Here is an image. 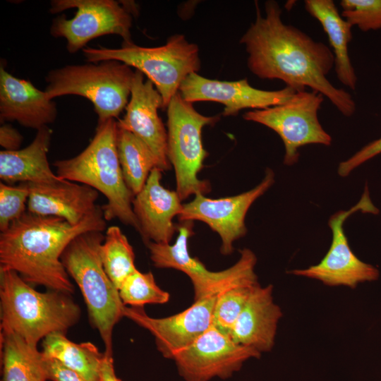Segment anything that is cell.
<instances>
[{"instance_id": "cell-1", "label": "cell", "mask_w": 381, "mask_h": 381, "mask_svg": "<svg viewBox=\"0 0 381 381\" xmlns=\"http://www.w3.org/2000/svg\"><path fill=\"white\" fill-rule=\"evenodd\" d=\"M255 8V20L240 40L248 54L250 72L262 79L281 80L297 91L308 87L326 97L344 116H351L356 109L352 96L327 78L334 67L332 49L285 24L277 1L265 3V17L257 1Z\"/></svg>"}, {"instance_id": "cell-2", "label": "cell", "mask_w": 381, "mask_h": 381, "mask_svg": "<svg viewBox=\"0 0 381 381\" xmlns=\"http://www.w3.org/2000/svg\"><path fill=\"white\" fill-rule=\"evenodd\" d=\"M105 229L99 205L75 225L26 211L0 234V269L16 271L30 285L71 294L75 288L61 260L64 251L80 234Z\"/></svg>"}, {"instance_id": "cell-3", "label": "cell", "mask_w": 381, "mask_h": 381, "mask_svg": "<svg viewBox=\"0 0 381 381\" xmlns=\"http://www.w3.org/2000/svg\"><path fill=\"white\" fill-rule=\"evenodd\" d=\"M1 332L16 334L28 344L54 332L66 333L80 320L81 310L71 294L40 292L13 270L0 269Z\"/></svg>"}, {"instance_id": "cell-4", "label": "cell", "mask_w": 381, "mask_h": 381, "mask_svg": "<svg viewBox=\"0 0 381 381\" xmlns=\"http://www.w3.org/2000/svg\"><path fill=\"white\" fill-rule=\"evenodd\" d=\"M117 130L114 119L97 124L92 140L80 154L56 160L53 166L61 179L89 186L107 198L102 207L106 221L118 219L140 234L132 206L134 195L125 183L119 159Z\"/></svg>"}, {"instance_id": "cell-5", "label": "cell", "mask_w": 381, "mask_h": 381, "mask_svg": "<svg viewBox=\"0 0 381 381\" xmlns=\"http://www.w3.org/2000/svg\"><path fill=\"white\" fill-rule=\"evenodd\" d=\"M104 239L102 231L83 233L68 244L61 260L81 291L90 322L104 343V353L112 356L113 329L123 318L126 306L103 267L100 246Z\"/></svg>"}, {"instance_id": "cell-6", "label": "cell", "mask_w": 381, "mask_h": 381, "mask_svg": "<svg viewBox=\"0 0 381 381\" xmlns=\"http://www.w3.org/2000/svg\"><path fill=\"white\" fill-rule=\"evenodd\" d=\"M82 52L87 62L115 60L142 72L161 95L163 109L167 108L185 78L197 73L201 65L198 46L179 34L169 37L160 47H144L123 42L120 48L87 47Z\"/></svg>"}, {"instance_id": "cell-7", "label": "cell", "mask_w": 381, "mask_h": 381, "mask_svg": "<svg viewBox=\"0 0 381 381\" xmlns=\"http://www.w3.org/2000/svg\"><path fill=\"white\" fill-rule=\"evenodd\" d=\"M135 71L115 60L67 65L50 71L46 76V97L78 95L90 100L97 115V124L117 118L126 109Z\"/></svg>"}, {"instance_id": "cell-8", "label": "cell", "mask_w": 381, "mask_h": 381, "mask_svg": "<svg viewBox=\"0 0 381 381\" xmlns=\"http://www.w3.org/2000/svg\"><path fill=\"white\" fill-rule=\"evenodd\" d=\"M192 104L178 92L167 108L168 157L175 170L176 191L181 201L191 195L210 191V183L198 176L207 156L202 145V130L220 119L219 116L200 114Z\"/></svg>"}, {"instance_id": "cell-9", "label": "cell", "mask_w": 381, "mask_h": 381, "mask_svg": "<svg viewBox=\"0 0 381 381\" xmlns=\"http://www.w3.org/2000/svg\"><path fill=\"white\" fill-rule=\"evenodd\" d=\"M193 221H186L178 227L179 235L173 245L149 242L146 245L155 267L172 268L185 273L194 290V301L217 296L236 285L258 281L255 272L257 258L248 248L240 250L238 260L224 270L212 272L188 249V238L193 234Z\"/></svg>"}, {"instance_id": "cell-10", "label": "cell", "mask_w": 381, "mask_h": 381, "mask_svg": "<svg viewBox=\"0 0 381 381\" xmlns=\"http://www.w3.org/2000/svg\"><path fill=\"white\" fill-rule=\"evenodd\" d=\"M324 96L316 91H298L284 104L246 112L243 117L276 132L285 147L284 164L291 166L299 158L298 149L310 144L330 145L332 137L318 119Z\"/></svg>"}, {"instance_id": "cell-11", "label": "cell", "mask_w": 381, "mask_h": 381, "mask_svg": "<svg viewBox=\"0 0 381 381\" xmlns=\"http://www.w3.org/2000/svg\"><path fill=\"white\" fill-rule=\"evenodd\" d=\"M77 8L72 18L61 15L54 18L51 35L66 40L70 54L82 50L90 40L106 35H117L123 42H131L132 15L114 0H53L49 12L58 13Z\"/></svg>"}, {"instance_id": "cell-12", "label": "cell", "mask_w": 381, "mask_h": 381, "mask_svg": "<svg viewBox=\"0 0 381 381\" xmlns=\"http://www.w3.org/2000/svg\"><path fill=\"white\" fill-rule=\"evenodd\" d=\"M378 213L366 188L359 202L348 210L333 214L328 221L332 233L330 247L321 261L306 269H296L288 273L321 282L328 286L355 289L359 284L378 279L380 272L375 266L360 260L352 251L344 229L346 219L357 211Z\"/></svg>"}, {"instance_id": "cell-13", "label": "cell", "mask_w": 381, "mask_h": 381, "mask_svg": "<svg viewBox=\"0 0 381 381\" xmlns=\"http://www.w3.org/2000/svg\"><path fill=\"white\" fill-rule=\"evenodd\" d=\"M257 351L236 343L214 325L174 358L185 381H210L231 377L250 358H260Z\"/></svg>"}, {"instance_id": "cell-14", "label": "cell", "mask_w": 381, "mask_h": 381, "mask_svg": "<svg viewBox=\"0 0 381 381\" xmlns=\"http://www.w3.org/2000/svg\"><path fill=\"white\" fill-rule=\"evenodd\" d=\"M274 183V174L267 168L258 185L237 195L211 199L197 194L191 202L183 205L179 219L198 220L207 224L221 238V253L229 255L233 251V243L247 233L245 218L250 207Z\"/></svg>"}, {"instance_id": "cell-15", "label": "cell", "mask_w": 381, "mask_h": 381, "mask_svg": "<svg viewBox=\"0 0 381 381\" xmlns=\"http://www.w3.org/2000/svg\"><path fill=\"white\" fill-rule=\"evenodd\" d=\"M217 298L195 301L181 312L160 318L150 317L143 307L126 306L123 317L150 332L159 352L166 358L174 359L212 325Z\"/></svg>"}, {"instance_id": "cell-16", "label": "cell", "mask_w": 381, "mask_h": 381, "mask_svg": "<svg viewBox=\"0 0 381 381\" xmlns=\"http://www.w3.org/2000/svg\"><path fill=\"white\" fill-rule=\"evenodd\" d=\"M179 92L189 102L211 101L224 105L222 114L236 116L244 109H263L287 102L296 92L286 86L278 90H263L252 87L247 78L221 81L204 78L197 73L188 75Z\"/></svg>"}, {"instance_id": "cell-17", "label": "cell", "mask_w": 381, "mask_h": 381, "mask_svg": "<svg viewBox=\"0 0 381 381\" xmlns=\"http://www.w3.org/2000/svg\"><path fill=\"white\" fill-rule=\"evenodd\" d=\"M161 95L144 74L135 71L126 114L117 122L119 128L128 131L142 140L152 150L158 162V168L170 169L168 157L167 131L159 116L162 108Z\"/></svg>"}, {"instance_id": "cell-18", "label": "cell", "mask_w": 381, "mask_h": 381, "mask_svg": "<svg viewBox=\"0 0 381 381\" xmlns=\"http://www.w3.org/2000/svg\"><path fill=\"white\" fill-rule=\"evenodd\" d=\"M162 171L154 168L143 189L134 196L132 206L140 225L144 242L170 243L176 231L173 223L183 209L181 200L175 190L161 183Z\"/></svg>"}, {"instance_id": "cell-19", "label": "cell", "mask_w": 381, "mask_h": 381, "mask_svg": "<svg viewBox=\"0 0 381 381\" xmlns=\"http://www.w3.org/2000/svg\"><path fill=\"white\" fill-rule=\"evenodd\" d=\"M57 116L56 103L30 81L11 75L0 66V121H16L36 129L52 123Z\"/></svg>"}, {"instance_id": "cell-20", "label": "cell", "mask_w": 381, "mask_h": 381, "mask_svg": "<svg viewBox=\"0 0 381 381\" xmlns=\"http://www.w3.org/2000/svg\"><path fill=\"white\" fill-rule=\"evenodd\" d=\"M25 183L29 189L28 211L36 214L60 217L75 225L97 206L98 191L85 184L63 179Z\"/></svg>"}, {"instance_id": "cell-21", "label": "cell", "mask_w": 381, "mask_h": 381, "mask_svg": "<svg viewBox=\"0 0 381 381\" xmlns=\"http://www.w3.org/2000/svg\"><path fill=\"white\" fill-rule=\"evenodd\" d=\"M272 292V284L262 286L259 284L228 333L236 343L261 354L273 348L283 315L274 301Z\"/></svg>"}, {"instance_id": "cell-22", "label": "cell", "mask_w": 381, "mask_h": 381, "mask_svg": "<svg viewBox=\"0 0 381 381\" xmlns=\"http://www.w3.org/2000/svg\"><path fill=\"white\" fill-rule=\"evenodd\" d=\"M52 130L47 126L37 131L27 147L14 151L0 152V179L3 183H51L61 180L49 164Z\"/></svg>"}, {"instance_id": "cell-23", "label": "cell", "mask_w": 381, "mask_h": 381, "mask_svg": "<svg viewBox=\"0 0 381 381\" xmlns=\"http://www.w3.org/2000/svg\"><path fill=\"white\" fill-rule=\"evenodd\" d=\"M304 6L306 11L320 22L327 35L334 56L337 78L343 85L355 90L357 76L349 54L352 26L341 16L332 0H306Z\"/></svg>"}, {"instance_id": "cell-24", "label": "cell", "mask_w": 381, "mask_h": 381, "mask_svg": "<svg viewBox=\"0 0 381 381\" xmlns=\"http://www.w3.org/2000/svg\"><path fill=\"white\" fill-rule=\"evenodd\" d=\"M4 381H46L44 356L13 332H1Z\"/></svg>"}, {"instance_id": "cell-25", "label": "cell", "mask_w": 381, "mask_h": 381, "mask_svg": "<svg viewBox=\"0 0 381 381\" xmlns=\"http://www.w3.org/2000/svg\"><path fill=\"white\" fill-rule=\"evenodd\" d=\"M42 352L90 381H101L99 368L104 353L90 341L75 343L66 333L54 332L42 341Z\"/></svg>"}, {"instance_id": "cell-26", "label": "cell", "mask_w": 381, "mask_h": 381, "mask_svg": "<svg viewBox=\"0 0 381 381\" xmlns=\"http://www.w3.org/2000/svg\"><path fill=\"white\" fill-rule=\"evenodd\" d=\"M116 145L125 183L135 196L144 187L157 159L149 147L133 133L118 126Z\"/></svg>"}, {"instance_id": "cell-27", "label": "cell", "mask_w": 381, "mask_h": 381, "mask_svg": "<svg viewBox=\"0 0 381 381\" xmlns=\"http://www.w3.org/2000/svg\"><path fill=\"white\" fill-rule=\"evenodd\" d=\"M100 255L104 269L119 289L123 281L135 270V254L128 238L117 226L107 228Z\"/></svg>"}, {"instance_id": "cell-28", "label": "cell", "mask_w": 381, "mask_h": 381, "mask_svg": "<svg viewBox=\"0 0 381 381\" xmlns=\"http://www.w3.org/2000/svg\"><path fill=\"white\" fill-rule=\"evenodd\" d=\"M119 296L125 306L143 307L147 304H164L169 301V294L156 283L151 272L136 270L122 283Z\"/></svg>"}, {"instance_id": "cell-29", "label": "cell", "mask_w": 381, "mask_h": 381, "mask_svg": "<svg viewBox=\"0 0 381 381\" xmlns=\"http://www.w3.org/2000/svg\"><path fill=\"white\" fill-rule=\"evenodd\" d=\"M258 284V281L241 284L218 295L213 312L212 325L228 334Z\"/></svg>"}, {"instance_id": "cell-30", "label": "cell", "mask_w": 381, "mask_h": 381, "mask_svg": "<svg viewBox=\"0 0 381 381\" xmlns=\"http://www.w3.org/2000/svg\"><path fill=\"white\" fill-rule=\"evenodd\" d=\"M341 16L363 32L381 29V0H341Z\"/></svg>"}, {"instance_id": "cell-31", "label": "cell", "mask_w": 381, "mask_h": 381, "mask_svg": "<svg viewBox=\"0 0 381 381\" xmlns=\"http://www.w3.org/2000/svg\"><path fill=\"white\" fill-rule=\"evenodd\" d=\"M29 189L25 183L17 186L0 183V231L6 230L11 224L26 212Z\"/></svg>"}, {"instance_id": "cell-32", "label": "cell", "mask_w": 381, "mask_h": 381, "mask_svg": "<svg viewBox=\"0 0 381 381\" xmlns=\"http://www.w3.org/2000/svg\"><path fill=\"white\" fill-rule=\"evenodd\" d=\"M381 153V137L365 145L348 159L341 162L338 167V174L347 176L353 169L366 161Z\"/></svg>"}, {"instance_id": "cell-33", "label": "cell", "mask_w": 381, "mask_h": 381, "mask_svg": "<svg viewBox=\"0 0 381 381\" xmlns=\"http://www.w3.org/2000/svg\"><path fill=\"white\" fill-rule=\"evenodd\" d=\"M44 356L47 380L52 381H90L83 375L66 368L57 360L45 354Z\"/></svg>"}, {"instance_id": "cell-34", "label": "cell", "mask_w": 381, "mask_h": 381, "mask_svg": "<svg viewBox=\"0 0 381 381\" xmlns=\"http://www.w3.org/2000/svg\"><path fill=\"white\" fill-rule=\"evenodd\" d=\"M23 136L11 125L4 123L0 127V145L4 150L14 151L19 150L23 141Z\"/></svg>"}, {"instance_id": "cell-35", "label": "cell", "mask_w": 381, "mask_h": 381, "mask_svg": "<svg viewBox=\"0 0 381 381\" xmlns=\"http://www.w3.org/2000/svg\"><path fill=\"white\" fill-rule=\"evenodd\" d=\"M99 375L101 381H121L115 373L112 356L104 353L100 364Z\"/></svg>"}]
</instances>
